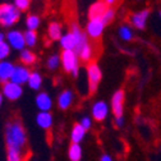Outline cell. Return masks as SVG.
Wrapping results in <instances>:
<instances>
[{"mask_svg":"<svg viewBox=\"0 0 161 161\" xmlns=\"http://www.w3.org/2000/svg\"><path fill=\"white\" fill-rule=\"evenodd\" d=\"M36 104H37V108L41 111H49L53 105L51 98L49 97L47 93H38L36 97Z\"/></svg>","mask_w":161,"mask_h":161,"instance_id":"obj_14","label":"cell"},{"mask_svg":"<svg viewBox=\"0 0 161 161\" xmlns=\"http://www.w3.org/2000/svg\"><path fill=\"white\" fill-rule=\"evenodd\" d=\"M124 91L123 90H119L114 93L113 98H111V109L113 113L115 115V118H120L123 116V104H124Z\"/></svg>","mask_w":161,"mask_h":161,"instance_id":"obj_6","label":"cell"},{"mask_svg":"<svg viewBox=\"0 0 161 161\" xmlns=\"http://www.w3.org/2000/svg\"><path fill=\"white\" fill-rule=\"evenodd\" d=\"M100 161H113V158L109 155H103L101 156V160H100Z\"/></svg>","mask_w":161,"mask_h":161,"instance_id":"obj_34","label":"cell"},{"mask_svg":"<svg viewBox=\"0 0 161 161\" xmlns=\"http://www.w3.org/2000/svg\"><path fill=\"white\" fill-rule=\"evenodd\" d=\"M114 15H115V12H114V9H109L108 12H106V14L104 15V18L101 19V21H103V23L106 26V25H109L111 21H113V19H114Z\"/></svg>","mask_w":161,"mask_h":161,"instance_id":"obj_28","label":"cell"},{"mask_svg":"<svg viewBox=\"0 0 161 161\" xmlns=\"http://www.w3.org/2000/svg\"><path fill=\"white\" fill-rule=\"evenodd\" d=\"M60 42H62V46L64 47V50H74L75 49V37L72 32L67 33L65 36L60 38Z\"/></svg>","mask_w":161,"mask_h":161,"instance_id":"obj_19","label":"cell"},{"mask_svg":"<svg viewBox=\"0 0 161 161\" xmlns=\"http://www.w3.org/2000/svg\"><path fill=\"white\" fill-rule=\"evenodd\" d=\"M14 67L10 64V63H0V79L3 82H8V79L12 78L13 73H14Z\"/></svg>","mask_w":161,"mask_h":161,"instance_id":"obj_15","label":"cell"},{"mask_svg":"<svg viewBox=\"0 0 161 161\" xmlns=\"http://www.w3.org/2000/svg\"><path fill=\"white\" fill-rule=\"evenodd\" d=\"M72 101H73V93L70 91H64L62 95L59 96V98H58L59 108L62 110L68 109L72 105Z\"/></svg>","mask_w":161,"mask_h":161,"instance_id":"obj_16","label":"cell"},{"mask_svg":"<svg viewBox=\"0 0 161 161\" xmlns=\"http://www.w3.org/2000/svg\"><path fill=\"white\" fill-rule=\"evenodd\" d=\"M104 2H105V3H106V4L109 5V7H110V5H113L114 3H116L118 0H104Z\"/></svg>","mask_w":161,"mask_h":161,"instance_id":"obj_35","label":"cell"},{"mask_svg":"<svg viewBox=\"0 0 161 161\" xmlns=\"http://www.w3.org/2000/svg\"><path fill=\"white\" fill-rule=\"evenodd\" d=\"M150 15V10L148 9H145V10H141L136 14H133L130 17V22L132 25L138 28V30H143L146 27V22H147V18Z\"/></svg>","mask_w":161,"mask_h":161,"instance_id":"obj_8","label":"cell"},{"mask_svg":"<svg viewBox=\"0 0 161 161\" xmlns=\"http://www.w3.org/2000/svg\"><path fill=\"white\" fill-rule=\"evenodd\" d=\"M68 156L70 161H80L82 158V148L78 143H72L68 150Z\"/></svg>","mask_w":161,"mask_h":161,"instance_id":"obj_18","label":"cell"},{"mask_svg":"<svg viewBox=\"0 0 161 161\" xmlns=\"http://www.w3.org/2000/svg\"><path fill=\"white\" fill-rule=\"evenodd\" d=\"M104 27H105V25L103 23V21H90L87 25V33L91 38L97 40L101 37Z\"/></svg>","mask_w":161,"mask_h":161,"instance_id":"obj_9","label":"cell"},{"mask_svg":"<svg viewBox=\"0 0 161 161\" xmlns=\"http://www.w3.org/2000/svg\"><path fill=\"white\" fill-rule=\"evenodd\" d=\"M36 40H37V33L35 31H27L25 33V41L28 46H33L36 44Z\"/></svg>","mask_w":161,"mask_h":161,"instance_id":"obj_25","label":"cell"},{"mask_svg":"<svg viewBox=\"0 0 161 161\" xmlns=\"http://www.w3.org/2000/svg\"><path fill=\"white\" fill-rule=\"evenodd\" d=\"M5 142L8 150H18L22 151L26 147L27 143V137L26 130L21 122H12L7 125L5 129Z\"/></svg>","mask_w":161,"mask_h":161,"instance_id":"obj_1","label":"cell"},{"mask_svg":"<svg viewBox=\"0 0 161 161\" xmlns=\"http://www.w3.org/2000/svg\"><path fill=\"white\" fill-rule=\"evenodd\" d=\"M36 122L38 124L40 128L42 129H50L51 125H53V116L49 111H41L37 118H36Z\"/></svg>","mask_w":161,"mask_h":161,"instance_id":"obj_13","label":"cell"},{"mask_svg":"<svg viewBox=\"0 0 161 161\" xmlns=\"http://www.w3.org/2000/svg\"><path fill=\"white\" fill-rule=\"evenodd\" d=\"M2 104H3V97H2V95H0V106H2Z\"/></svg>","mask_w":161,"mask_h":161,"instance_id":"obj_37","label":"cell"},{"mask_svg":"<svg viewBox=\"0 0 161 161\" xmlns=\"http://www.w3.org/2000/svg\"><path fill=\"white\" fill-rule=\"evenodd\" d=\"M62 63L67 72H73L77 75L78 72V62H77V54L74 50H64L62 54Z\"/></svg>","mask_w":161,"mask_h":161,"instance_id":"obj_4","label":"cell"},{"mask_svg":"<svg viewBox=\"0 0 161 161\" xmlns=\"http://www.w3.org/2000/svg\"><path fill=\"white\" fill-rule=\"evenodd\" d=\"M8 37V41L10 42V45L14 47V49H22L25 45H26V41H25V35H22L21 32L18 31H12L7 35Z\"/></svg>","mask_w":161,"mask_h":161,"instance_id":"obj_11","label":"cell"},{"mask_svg":"<svg viewBox=\"0 0 161 161\" xmlns=\"http://www.w3.org/2000/svg\"><path fill=\"white\" fill-rule=\"evenodd\" d=\"M87 73H88V88H90V93H93L97 90V86L101 80V70H100L97 63L95 62H90L87 65Z\"/></svg>","mask_w":161,"mask_h":161,"instance_id":"obj_3","label":"cell"},{"mask_svg":"<svg viewBox=\"0 0 161 161\" xmlns=\"http://www.w3.org/2000/svg\"><path fill=\"white\" fill-rule=\"evenodd\" d=\"M49 37L51 40H60L62 38V26L56 22L50 23L49 26Z\"/></svg>","mask_w":161,"mask_h":161,"instance_id":"obj_20","label":"cell"},{"mask_svg":"<svg viewBox=\"0 0 161 161\" xmlns=\"http://www.w3.org/2000/svg\"><path fill=\"white\" fill-rule=\"evenodd\" d=\"M120 36H122V38H124V40H132V37H133V35L128 27L120 28Z\"/></svg>","mask_w":161,"mask_h":161,"instance_id":"obj_29","label":"cell"},{"mask_svg":"<svg viewBox=\"0 0 161 161\" xmlns=\"http://www.w3.org/2000/svg\"><path fill=\"white\" fill-rule=\"evenodd\" d=\"M108 105L104 101H98L93 105L92 108V114H93V119L97 120V122H103V120L108 116Z\"/></svg>","mask_w":161,"mask_h":161,"instance_id":"obj_10","label":"cell"},{"mask_svg":"<svg viewBox=\"0 0 161 161\" xmlns=\"http://www.w3.org/2000/svg\"><path fill=\"white\" fill-rule=\"evenodd\" d=\"M30 75H31V73L28 72V69L22 68V67H17L14 69V73H13V75H12L10 79H12V82H14V83L21 86L22 83L26 82V80H28Z\"/></svg>","mask_w":161,"mask_h":161,"instance_id":"obj_12","label":"cell"},{"mask_svg":"<svg viewBox=\"0 0 161 161\" xmlns=\"http://www.w3.org/2000/svg\"><path fill=\"white\" fill-rule=\"evenodd\" d=\"M115 124H116L118 127H122V125L124 124V119H123V116H120V118H115Z\"/></svg>","mask_w":161,"mask_h":161,"instance_id":"obj_33","label":"cell"},{"mask_svg":"<svg viewBox=\"0 0 161 161\" xmlns=\"http://www.w3.org/2000/svg\"><path fill=\"white\" fill-rule=\"evenodd\" d=\"M58 64H59V58H58L56 55L51 56V58L49 59V62H47V65H49V68H50V69L56 68V67H58Z\"/></svg>","mask_w":161,"mask_h":161,"instance_id":"obj_31","label":"cell"},{"mask_svg":"<svg viewBox=\"0 0 161 161\" xmlns=\"http://www.w3.org/2000/svg\"><path fill=\"white\" fill-rule=\"evenodd\" d=\"M14 3H15V7L18 10H27L28 7H30V3H31V0H14Z\"/></svg>","mask_w":161,"mask_h":161,"instance_id":"obj_27","label":"cell"},{"mask_svg":"<svg viewBox=\"0 0 161 161\" xmlns=\"http://www.w3.org/2000/svg\"><path fill=\"white\" fill-rule=\"evenodd\" d=\"M79 124H80V125H82V127H83V128L87 130V129H90V128H91V124H92V122H91V119H90V118L85 116L82 120H80V123H79Z\"/></svg>","mask_w":161,"mask_h":161,"instance_id":"obj_32","label":"cell"},{"mask_svg":"<svg viewBox=\"0 0 161 161\" xmlns=\"http://www.w3.org/2000/svg\"><path fill=\"white\" fill-rule=\"evenodd\" d=\"M85 134H86V129L80 124H75L72 129V133H70L72 143H79L80 141L85 138Z\"/></svg>","mask_w":161,"mask_h":161,"instance_id":"obj_17","label":"cell"},{"mask_svg":"<svg viewBox=\"0 0 161 161\" xmlns=\"http://www.w3.org/2000/svg\"><path fill=\"white\" fill-rule=\"evenodd\" d=\"M3 40H4V36H3V33H0V44L3 42Z\"/></svg>","mask_w":161,"mask_h":161,"instance_id":"obj_36","label":"cell"},{"mask_svg":"<svg viewBox=\"0 0 161 161\" xmlns=\"http://www.w3.org/2000/svg\"><path fill=\"white\" fill-rule=\"evenodd\" d=\"M158 14H160V17H161V10H160V13H158Z\"/></svg>","mask_w":161,"mask_h":161,"instance_id":"obj_38","label":"cell"},{"mask_svg":"<svg viewBox=\"0 0 161 161\" xmlns=\"http://www.w3.org/2000/svg\"><path fill=\"white\" fill-rule=\"evenodd\" d=\"M91 56H92V46H91L90 44H87V45L82 49V51H80L79 59L82 60V62H88V60L91 59Z\"/></svg>","mask_w":161,"mask_h":161,"instance_id":"obj_24","label":"cell"},{"mask_svg":"<svg viewBox=\"0 0 161 161\" xmlns=\"http://www.w3.org/2000/svg\"><path fill=\"white\" fill-rule=\"evenodd\" d=\"M40 25V19L36 15H28L27 18V27L30 31H35Z\"/></svg>","mask_w":161,"mask_h":161,"instance_id":"obj_26","label":"cell"},{"mask_svg":"<svg viewBox=\"0 0 161 161\" xmlns=\"http://www.w3.org/2000/svg\"><path fill=\"white\" fill-rule=\"evenodd\" d=\"M19 19V10L15 5L10 4H0V25L4 27H9L18 22Z\"/></svg>","mask_w":161,"mask_h":161,"instance_id":"obj_2","label":"cell"},{"mask_svg":"<svg viewBox=\"0 0 161 161\" xmlns=\"http://www.w3.org/2000/svg\"><path fill=\"white\" fill-rule=\"evenodd\" d=\"M21 60H22V63L27 64V65H31L36 62V56L32 51L30 50H23L22 54H21Z\"/></svg>","mask_w":161,"mask_h":161,"instance_id":"obj_22","label":"cell"},{"mask_svg":"<svg viewBox=\"0 0 161 161\" xmlns=\"http://www.w3.org/2000/svg\"><path fill=\"white\" fill-rule=\"evenodd\" d=\"M7 160L8 161H25L23 152L22 151H18V150H8Z\"/></svg>","mask_w":161,"mask_h":161,"instance_id":"obj_23","label":"cell"},{"mask_svg":"<svg viewBox=\"0 0 161 161\" xmlns=\"http://www.w3.org/2000/svg\"><path fill=\"white\" fill-rule=\"evenodd\" d=\"M109 9H110L109 5L104 2V0H98V2H96L95 4L91 5V8L88 10L90 21H101Z\"/></svg>","mask_w":161,"mask_h":161,"instance_id":"obj_5","label":"cell"},{"mask_svg":"<svg viewBox=\"0 0 161 161\" xmlns=\"http://www.w3.org/2000/svg\"><path fill=\"white\" fill-rule=\"evenodd\" d=\"M3 93L9 100H17L22 95V87L14 82H5L3 85Z\"/></svg>","mask_w":161,"mask_h":161,"instance_id":"obj_7","label":"cell"},{"mask_svg":"<svg viewBox=\"0 0 161 161\" xmlns=\"http://www.w3.org/2000/svg\"><path fill=\"white\" fill-rule=\"evenodd\" d=\"M41 75L38 73H31L30 78H28V85L32 90H38L40 86H41Z\"/></svg>","mask_w":161,"mask_h":161,"instance_id":"obj_21","label":"cell"},{"mask_svg":"<svg viewBox=\"0 0 161 161\" xmlns=\"http://www.w3.org/2000/svg\"><path fill=\"white\" fill-rule=\"evenodd\" d=\"M9 55V46L5 42L0 44V59H4Z\"/></svg>","mask_w":161,"mask_h":161,"instance_id":"obj_30","label":"cell"}]
</instances>
